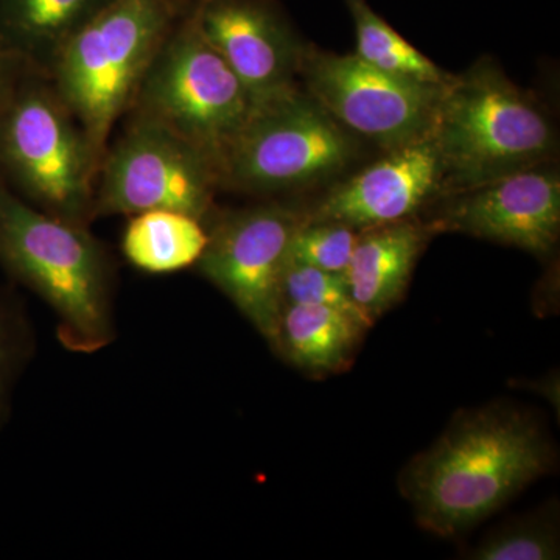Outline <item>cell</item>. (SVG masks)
Masks as SVG:
<instances>
[{"label": "cell", "mask_w": 560, "mask_h": 560, "mask_svg": "<svg viewBox=\"0 0 560 560\" xmlns=\"http://www.w3.org/2000/svg\"><path fill=\"white\" fill-rule=\"evenodd\" d=\"M552 460L539 420L500 401L456 415L440 440L407 464L400 490L423 529L456 537L544 477Z\"/></svg>", "instance_id": "6da1fadb"}, {"label": "cell", "mask_w": 560, "mask_h": 560, "mask_svg": "<svg viewBox=\"0 0 560 560\" xmlns=\"http://www.w3.org/2000/svg\"><path fill=\"white\" fill-rule=\"evenodd\" d=\"M91 226L35 208L0 178V268L46 302L69 352H101L117 338V268Z\"/></svg>", "instance_id": "7a4b0ae2"}, {"label": "cell", "mask_w": 560, "mask_h": 560, "mask_svg": "<svg viewBox=\"0 0 560 560\" xmlns=\"http://www.w3.org/2000/svg\"><path fill=\"white\" fill-rule=\"evenodd\" d=\"M430 135L440 154L444 197L558 156L550 114L490 60L445 84Z\"/></svg>", "instance_id": "3957f363"}, {"label": "cell", "mask_w": 560, "mask_h": 560, "mask_svg": "<svg viewBox=\"0 0 560 560\" xmlns=\"http://www.w3.org/2000/svg\"><path fill=\"white\" fill-rule=\"evenodd\" d=\"M190 0H109L65 44L47 75L103 160L117 121Z\"/></svg>", "instance_id": "277c9868"}, {"label": "cell", "mask_w": 560, "mask_h": 560, "mask_svg": "<svg viewBox=\"0 0 560 560\" xmlns=\"http://www.w3.org/2000/svg\"><path fill=\"white\" fill-rule=\"evenodd\" d=\"M101 160L47 73L33 70L0 108V178L32 206L91 226Z\"/></svg>", "instance_id": "5b68a950"}, {"label": "cell", "mask_w": 560, "mask_h": 560, "mask_svg": "<svg viewBox=\"0 0 560 560\" xmlns=\"http://www.w3.org/2000/svg\"><path fill=\"white\" fill-rule=\"evenodd\" d=\"M359 154V138L300 84L254 106L221 158V190L272 198L312 189L338 178Z\"/></svg>", "instance_id": "8992f818"}, {"label": "cell", "mask_w": 560, "mask_h": 560, "mask_svg": "<svg viewBox=\"0 0 560 560\" xmlns=\"http://www.w3.org/2000/svg\"><path fill=\"white\" fill-rule=\"evenodd\" d=\"M254 102L234 70L202 35L191 0L140 81L125 116L167 128L217 161L253 114Z\"/></svg>", "instance_id": "52a82bcc"}, {"label": "cell", "mask_w": 560, "mask_h": 560, "mask_svg": "<svg viewBox=\"0 0 560 560\" xmlns=\"http://www.w3.org/2000/svg\"><path fill=\"white\" fill-rule=\"evenodd\" d=\"M109 140L95 184L94 220L168 209L202 221L221 191L217 161L200 147L140 117Z\"/></svg>", "instance_id": "ba28073f"}, {"label": "cell", "mask_w": 560, "mask_h": 560, "mask_svg": "<svg viewBox=\"0 0 560 560\" xmlns=\"http://www.w3.org/2000/svg\"><path fill=\"white\" fill-rule=\"evenodd\" d=\"M304 210L279 200L242 209H217L209 242L197 270L272 342L283 308L282 278L291 241L304 223Z\"/></svg>", "instance_id": "9c48e42d"}, {"label": "cell", "mask_w": 560, "mask_h": 560, "mask_svg": "<svg viewBox=\"0 0 560 560\" xmlns=\"http://www.w3.org/2000/svg\"><path fill=\"white\" fill-rule=\"evenodd\" d=\"M300 80L335 120L383 151L429 135L444 86L397 79L361 61L307 44Z\"/></svg>", "instance_id": "30bf717a"}, {"label": "cell", "mask_w": 560, "mask_h": 560, "mask_svg": "<svg viewBox=\"0 0 560 560\" xmlns=\"http://www.w3.org/2000/svg\"><path fill=\"white\" fill-rule=\"evenodd\" d=\"M430 221L440 232L528 250L555 253L560 235V176L555 161L445 195Z\"/></svg>", "instance_id": "8fae6325"}, {"label": "cell", "mask_w": 560, "mask_h": 560, "mask_svg": "<svg viewBox=\"0 0 560 560\" xmlns=\"http://www.w3.org/2000/svg\"><path fill=\"white\" fill-rule=\"evenodd\" d=\"M206 39L234 70L254 106L300 86L304 43L278 0H191Z\"/></svg>", "instance_id": "7c38bea8"}, {"label": "cell", "mask_w": 560, "mask_h": 560, "mask_svg": "<svg viewBox=\"0 0 560 560\" xmlns=\"http://www.w3.org/2000/svg\"><path fill=\"white\" fill-rule=\"evenodd\" d=\"M442 197L440 154L429 132L334 184L304 213L307 221H334L361 231L412 219Z\"/></svg>", "instance_id": "4fadbf2b"}, {"label": "cell", "mask_w": 560, "mask_h": 560, "mask_svg": "<svg viewBox=\"0 0 560 560\" xmlns=\"http://www.w3.org/2000/svg\"><path fill=\"white\" fill-rule=\"evenodd\" d=\"M436 234L430 221L418 217L359 232L345 278L350 296L371 323L401 301L419 257Z\"/></svg>", "instance_id": "5bb4252c"}, {"label": "cell", "mask_w": 560, "mask_h": 560, "mask_svg": "<svg viewBox=\"0 0 560 560\" xmlns=\"http://www.w3.org/2000/svg\"><path fill=\"white\" fill-rule=\"evenodd\" d=\"M368 330L364 324L335 308L285 304L271 346L302 372L334 374L352 363L357 346Z\"/></svg>", "instance_id": "9a60e30c"}, {"label": "cell", "mask_w": 560, "mask_h": 560, "mask_svg": "<svg viewBox=\"0 0 560 560\" xmlns=\"http://www.w3.org/2000/svg\"><path fill=\"white\" fill-rule=\"evenodd\" d=\"M109 0H0V50L47 73L65 44Z\"/></svg>", "instance_id": "2e32d148"}, {"label": "cell", "mask_w": 560, "mask_h": 560, "mask_svg": "<svg viewBox=\"0 0 560 560\" xmlns=\"http://www.w3.org/2000/svg\"><path fill=\"white\" fill-rule=\"evenodd\" d=\"M208 242V226L198 217L158 209L128 217L120 249L135 270L162 276L197 267Z\"/></svg>", "instance_id": "e0dca14e"}, {"label": "cell", "mask_w": 560, "mask_h": 560, "mask_svg": "<svg viewBox=\"0 0 560 560\" xmlns=\"http://www.w3.org/2000/svg\"><path fill=\"white\" fill-rule=\"evenodd\" d=\"M357 36L355 55L361 61L397 79L444 86L453 79L436 62L394 31L366 0H345Z\"/></svg>", "instance_id": "ac0fdd59"}, {"label": "cell", "mask_w": 560, "mask_h": 560, "mask_svg": "<svg viewBox=\"0 0 560 560\" xmlns=\"http://www.w3.org/2000/svg\"><path fill=\"white\" fill-rule=\"evenodd\" d=\"M35 353V334L21 298L0 287V430L10 419L11 400L22 372Z\"/></svg>", "instance_id": "d6986e66"}, {"label": "cell", "mask_w": 560, "mask_h": 560, "mask_svg": "<svg viewBox=\"0 0 560 560\" xmlns=\"http://www.w3.org/2000/svg\"><path fill=\"white\" fill-rule=\"evenodd\" d=\"M560 539L555 514L536 515L506 523L490 533L469 552L477 560L559 559Z\"/></svg>", "instance_id": "ffe728a7"}, {"label": "cell", "mask_w": 560, "mask_h": 560, "mask_svg": "<svg viewBox=\"0 0 560 560\" xmlns=\"http://www.w3.org/2000/svg\"><path fill=\"white\" fill-rule=\"evenodd\" d=\"M282 300L285 304L324 305L346 313L371 329L370 318L350 296L345 275L319 270L311 265L289 261L282 278Z\"/></svg>", "instance_id": "44dd1931"}, {"label": "cell", "mask_w": 560, "mask_h": 560, "mask_svg": "<svg viewBox=\"0 0 560 560\" xmlns=\"http://www.w3.org/2000/svg\"><path fill=\"white\" fill-rule=\"evenodd\" d=\"M359 232L334 221L304 220L291 241L289 261L345 275Z\"/></svg>", "instance_id": "7402d4cb"}, {"label": "cell", "mask_w": 560, "mask_h": 560, "mask_svg": "<svg viewBox=\"0 0 560 560\" xmlns=\"http://www.w3.org/2000/svg\"><path fill=\"white\" fill-rule=\"evenodd\" d=\"M38 70L20 55L0 50V108L10 101L11 95L18 90L22 80Z\"/></svg>", "instance_id": "603a6c76"}]
</instances>
